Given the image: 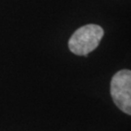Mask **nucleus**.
Masks as SVG:
<instances>
[{
  "label": "nucleus",
  "instance_id": "f03ea898",
  "mask_svg": "<svg viewBox=\"0 0 131 131\" xmlns=\"http://www.w3.org/2000/svg\"><path fill=\"white\" fill-rule=\"evenodd\" d=\"M111 96L117 107L131 115V71L123 69L117 72L111 81Z\"/></svg>",
  "mask_w": 131,
  "mask_h": 131
},
{
  "label": "nucleus",
  "instance_id": "f257e3e1",
  "mask_svg": "<svg viewBox=\"0 0 131 131\" xmlns=\"http://www.w3.org/2000/svg\"><path fill=\"white\" fill-rule=\"evenodd\" d=\"M104 30L97 24H86L78 28L68 41L69 50L77 56H88L98 47Z\"/></svg>",
  "mask_w": 131,
  "mask_h": 131
}]
</instances>
